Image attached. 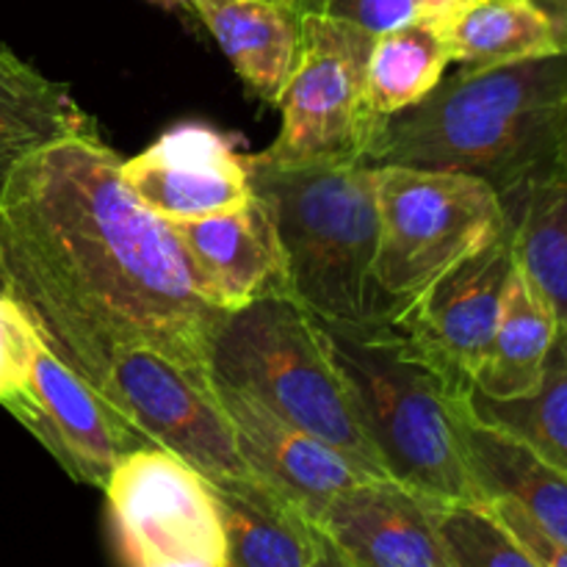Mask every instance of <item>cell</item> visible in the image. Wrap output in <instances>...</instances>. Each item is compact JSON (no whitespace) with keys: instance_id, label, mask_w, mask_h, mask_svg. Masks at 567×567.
Masks as SVG:
<instances>
[{"instance_id":"cell-22","label":"cell","mask_w":567,"mask_h":567,"mask_svg":"<svg viewBox=\"0 0 567 567\" xmlns=\"http://www.w3.org/2000/svg\"><path fill=\"white\" fill-rule=\"evenodd\" d=\"M520 275L540 293L567 336V183L535 181L502 199Z\"/></svg>"},{"instance_id":"cell-24","label":"cell","mask_w":567,"mask_h":567,"mask_svg":"<svg viewBox=\"0 0 567 567\" xmlns=\"http://www.w3.org/2000/svg\"><path fill=\"white\" fill-rule=\"evenodd\" d=\"M474 408L482 419L524 437L567 474V336L557 330L543 385L532 396L493 402L474 393Z\"/></svg>"},{"instance_id":"cell-34","label":"cell","mask_w":567,"mask_h":567,"mask_svg":"<svg viewBox=\"0 0 567 567\" xmlns=\"http://www.w3.org/2000/svg\"><path fill=\"white\" fill-rule=\"evenodd\" d=\"M316 3H319V0H293V6H297L299 11H305V9H313Z\"/></svg>"},{"instance_id":"cell-3","label":"cell","mask_w":567,"mask_h":567,"mask_svg":"<svg viewBox=\"0 0 567 567\" xmlns=\"http://www.w3.org/2000/svg\"><path fill=\"white\" fill-rule=\"evenodd\" d=\"M249 186L269 208L291 291L324 324L388 319L377 288V166L360 153H244Z\"/></svg>"},{"instance_id":"cell-33","label":"cell","mask_w":567,"mask_h":567,"mask_svg":"<svg viewBox=\"0 0 567 567\" xmlns=\"http://www.w3.org/2000/svg\"><path fill=\"white\" fill-rule=\"evenodd\" d=\"M557 42L559 48H563V53H567V17L563 20V25L557 28Z\"/></svg>"},{"instance_id":"cell-30","label":"cell","mask_w":567,"mask_h":567,"mask_svg":"<svg viewBox=\"0 0 567 567\" xmlns=\"http://www.w3.org/2000/svg\"><path fill=\"white\" fill-rule=\"evenodd\" d=\"M319 532H321V529H319ZM310 567H360V565L354 563V559H349L347 554L341 551V548L332 546V543L327 540L324 535H321V540H319V554H316L313 565H310Z\"/></svg>"},{"instance_id":"cell-5","label":"cell","mask_w":567,"mask_h":567,"mask_svg":"<svg viewBox=\"0 0 567 567\" xmlns=\"http://www.w3.org/2000/svg\"><path fill=\"white\" fill-rule=\"evenodd\" d=\"M210 371L330 443L374 480H391L360 421L324 321L297 299H260L221 316L210 343Z\"/></svg>"},{"instance_id":"cell-2","label":"cell","mask_w":567,"mask_h":567,"mask_svg":"<svg viewBox=\"0 0 567 567\" xmlns=\"http://www.w3.org/2000/svg\"><path fill=\"white\" fill-rule=\"evenodd\" d=\"M567 92V53L463 66L421 103L382 116L365 147L374 166L465 172L507 199L551 175L554 114Z\"/></svg>"},{"instance_id":"cell-27","label":"cell","mask_w":567,"mask_h":567,"mask_svg":"<svg viewBox=\"0 0 567 567\" xmlns=\"http://www.w3.org/2000/svg\"><path fill=\"white\" fill-rule=\"evenodd\" d=\"M454 0H319L313 11L347 20L371 37L443 14ZM308 11V9H305Z\"/></svg>"},{"instance_id":"cell-8","label":"cell","mask_w":567,"mask_h":567,"mask_svg":"<svg viewBox=\"0 0 567 567\" xmlns=\"http://www.w3.org/2000/svg\"><path fill=\"white\" fill-rule=\"evenodd\" d=\"M374 37L324 11H299V53L282 92V127L271 150L286 155H365L380 116L365 100Z\"/></svg>"},{"instance_id":"cell-35","label":"cell","mask_w":567,"mask_h":567,"mask_svg":"<svg viewBox=\"0 0 567 567\" xmlns=\"http://www.w3.org/2000/svg\"><path fill=\"white\" fill-rule=\"evenodd\" d=\"M291 3H293V0H291Z\"/></svg>"},{"instance_id":"cell-28","label":"cell","mask_w":567,"mask_h":567,"mask_svg":"<svg viewBox=\"0 0 567 567\" xmlns=\"http://www.w3.org/2000/svg\"><path fill=\"white\" fill-rule=\"evenodd\" d=\"M504 526H507L509 535L526 548V551L535 557V563L540 567H567V543L557 540L554 535H548L546 529L535 524L518 504L507 502V498H493L485 504Z\"/></svg>"},{"instance_id":"cell-6","label":"cell","mask_w":567,"mask_h":567,"mask_svg":"<svg viewBox=\"0 0 567 567\" xmlns=\"http://www.w3.org/2000/svg\"><path fill=\"white\" fill-rule=\"evenodd\" d=\"M377 288L388 316L509 227L502 197L465 172L377 166Z\"/></svg>"},{"instance_id":"cell-11","label":"cell","mask_w":567,"mask_h":567,"mask_svg":"<svg viewBox=\"0 0 567 567\" xmlns=\"http://www.w3.org/2000/svg\"><path fill=\"white\" fill-rule=\"evenodd\" d=\"M50 457L81 485L103 491L122 457L150 446L131 421L50 349H39L31 380L3 404Z\"/></svg>"},{"instance_id":"cell-1","label":"cell","mask_w":567,"mask_h":567,"mask_svg":"<svg viewBox=\"0 0 567 567\" xmlns=\"http://www.w3.org/2000/svg\"><path fill=\"white\" fill-rule=\"evenodd\" d=\"M0 291L44 349L103 391L120 354L150 349L199 377L221 321L175 230L122 181L103 133L37 150L0 188Z\"/></svg>"},{"instance_id":"cell-31","label":"cell","mask_w":567,"mask_h":567,"mask_svg":"<svg viewBox=\"0 0 567 567\" xmlns=\"http://www.w3.org/2000/svg\"><path fill=\"white\" fill-rule=\"evenodd\" d=\"M532 3L546 11V17L554 25V33H557V28L563 25V20L567 17V0H532Z\"/></svg>"},{"instance_id":"cell-9","label":"cell","mask_w":567,"mask_h":567,"mask_svg":"<svg viewBox=\"0 0 567 567\" xmlns=\"http://www.w3.org/2000/svg\"><path fill=\"white\" fill-rule=\"evenodd\" d=\"M100 396L109 399L150 446L177 454L208 482L255 476L233 441L214 377L208 380L164 354L136 349L111 363Z\"/></svg>"},{"instance_id":"cell-12","label":"cell","mask_w":567,"mask_h":567,"mask_svg":"<svg viewBox=\"0 0 567 567\" xmlns=\"http://www.w3.org/2000/svg\"><path fill=\"white\" fill-rule=\"evenodd\" d=\"M122 181L166 225L227 214L252 197L244 153L205 122H183L161 133L142 153L122 161Z\"/></svg>"},{"instance_id":"cell-26","label":"cell","mask_w":567,"mask_h":567,"mask_svg":"<svg viewBox=\"0 0 567 567\" xmlns=\"http://www.w3.org/2000/svg\"><path fill=\"white\" fill-rule=\"evenodd\" d=\"M39 349L42 338L25 310L0 291V404L28 385Z\"/></svg>"},{"instance_id":"cell-18","label":"cell","mask_w":567,"mask_h":567,"mask_svg":"<svg viewBox=\"0 0 567 567\" xmlns=\"http://www.w3.org/2000/svg\"><path fill=\"white\" fill-rule=\"evenodd\" d=\"M221 526L227 567H310L321 532L302 509L258 476L210 482Z\"/></svg>"},{"instance_id":"cell-21","label":"cell","mask_w":567,"mask_h":567,"mask_svg":"<svg viewBox=\"0 0 567 567\" xmlns=\"http://www.w3.org/2000/svg\"><path fill=\"white\" fill-rule=\"evenodd\" d=\"M452 61L463 66H498L563 53L546 11L532 0H454L432 17Z\"/></svg>"},{"instance_id":"cell-13","label":"cell","mask_w":567,"mask_h":567,"mask_svg":"<svg viewBox=\"0 0 567 567\" xmlns=\"http://www.w3.org/2000/svg\"><path fill=\"white\" fill-rule=\"evenodd\" d=\"M214 391L247 468L297 504L313 524L332 496L374 480L330 443L282 419L244 388L214 377Z\"/></svg>"},{"instance_id":"cell-19","label":"cell","mask_w":567,"mask_h":567,"mask_svg":"<svg viewBox=\"0 0 567 567\" xmlns=\"http://www.w3.org/2000/svg\"><path fill=\"white\" fill-rule=\"evenodd\" d=\"M94 133H100L97 120L72 97L66 83L50 81L0 44V188L37 150Z\"/></svg>"},{"instance_id":"cell-20","label":"cell","mask_w":567,"mask_h":567,"mask_svg":"<svg viewBox=\"0 0 567 567\" xmlns=\"http://www.w3.org/2000/svg\"><path fill=\"white\" fill-rule=\"evenodd\" d=\"M557 319L515 266L504 291L502 316L474 374V393L493 402L526 399L543 385Z\"/></svg>"},{"instance_id":"cell-10","label":"cell","mask_w":567,"mask_h":567,"mask_svg":"<svg viewBox=\"0 0 567 567\" xmlns=\"http://www.w3.org/2000/svg\"><path fill=\"white\" fill-rule=\"evenodd\" d=\"M513 269V233L507 227L491 244L457 260L388 319L402 327L410 341L460 385L474 388V374L496 332Z\"/></svg>"},{"instance_id":"cell-17","label":"cell","mask_w":567,"mask_h":567,"mask_svg":"<svg viewBox=\"0 0 567 567\" xmlns=\"http://www.w3.org/2000/svg\"><path fill=\"white\" fill-rule=\"evenodd\" d=\"M219 42L249 94L280 105L299 53V9L291 0H186Z\"/></svg>"},{"instance_id":"cell-14","label":"cell","mask_w":567,"mask_h":567,"mask_svg":"<svg viewBox=\"0 0 567 567\" xmlns=\"http://www.w3.org/2000/svg\"><path fill=\"white\" fill-rule=\"evenodd\" d=\"M194 271L197 288L221 313H236L260 299H293L286 252L264 199L236 210L172 225Z\"/></svg>"},{"instance_id":"cell-29","label":"cell","mask_w":567,"mask_h":567,"mask_svg":"<svg viewBox=\"0 0 567 567\" xmlns=\"http://www.w3.org/2000/svg\"><path fill=\"white\" fill-rule=\"evenodd\" d=\"M551 181L567 183V92L559 100L554 114V138H551Z\"/></svg>"},{"instance_id":"cell-4","label":"cell","mask_w":567,"mask_h":567,"mask_svg":"<svg viewBox=\"0 0 567 567\" xmlns=\"http://www.w3.org/2000/svg\"><path fill=\"white\" fill-rule=\"evenodd\" d=\"M324 327L388 476L441 504H485L463 446L474 388L432 363L391 319Z\"/></svg>"},{"instance_id":"cell-16","label":"cell","mask_w":567,"mask_h":567,"mask_svg":"<svg viewBox=\"0 0 567 567\" xmlns=\"http://www.w3.org/2000/svg\"><path fill=\"white\" fill-rule=\"evenodd\" d=\"M463 446L482 498L518 504L540 529L567 543V474L524 437L482 419L471 396L463 413Z\"/></svg>"},{"instance_id":"cell-32","label":"cell","mask_w":567,"mask_h":567,"mask_svg":"<svg viewBox=\"0 0 567 567\" xmlns=\"http://www.w3.org/2000/svg\"><path fill=\"white\" fill-rule=\"evenodd\" d=\"M155 6H164V9H186V0H150Z\"/></svg>"},{"instance_id":"cell-25","label":"cell","mask_w":567,"mask_h":567,"mask_svg":"<svg viewBox=\"0 0 567 567\" xmlns=\"http://www.w3.org/2000/svg\"><path fill=\"white\" fill-rule=\"evenodd\" d=\"M441 535L454 567H540L485 504H446Z\"/></svg>"},{"instance_id":"cell-23","label":"cell","mask_w":567,"mask_h":567,"mask_svg":"<svg viewBox=\"0 0 567 567\" xmlns=\"http://www.w3.org/2000/svg\"><path fill=\"white\" fill-rule=\"evenodd\" d=\"M449 64L452 53L432 17L374 37L365 64L371 114L382 120L413 109L443 81Z\"/></svg>"},{"instance_id":"cell-15","label":"cell","mask_w":567,"mask_h":567,"mask_svg":"<svg viewBox=\"0 0 567 567\" xmlns=\"http://www.w3.org/2000/svg\"><path fill=\"white\" fill-rule=\"evenodd\" d=\"M443 507L399 482L371 480L332 496L316 526L360 567H454Z\"/></svg>"},{"instance_id":"cell-7","label":"cell","mask_w":567,"mask_h":567,"mask_svg":"<svg viewBox=\"0 0 567 567\" xmlns=\"http://www.w3.org/2000/svg\"><path fill=\"white\" fill-rule=\"evenodd\" d=\"M103 493L125 567H227L214 487L177 454L136 449Z\"/></svg>"}]
</instances>
